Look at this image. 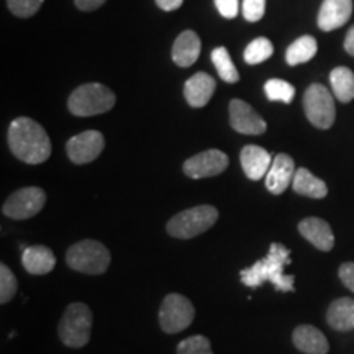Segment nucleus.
Returning a JSON list of instances; mask_svg holds the SVG:
<instances>
[{
  "label": "nucleus",
  "mask_w": 354,
  "mask_h": 354,
  "mask_svg": "<svg viewBox=\"0 0 354 354\" xmlns=\"http://www.w3.org/2000/svg\"><path fill=\"white\" fill-rule=\"evenodd\" d=\"M8 146L13 156L26 165H41L51 156V141L46 130L26 117H19L10 123Z\"/></svg>",
  "instance_id": "1"
},
{
  "label": "nucleus",
  "mask_w": 354,
  "mask_h": 354,
  "mask_svg": "<svg viewBox=\"0 0 354 354\" xmlns=\"http://www.w3.org/2000/svg\"><path fill=\"white\" fill-rule=\"evenodd\" d=\"M290 264V251L281 243H272L264 259L256 261L251 268L240 272L241 282L248 287H259L264 282H271L279 292L294 290V276L284 272Z\"/></svg>",
  "instance_id": "2"
},
{
  "label": "nucleus",
  "mask_w": 354,
  "mask_h": 354,
  "mask_svg": "<svg viewBox=\"0 0 354 354\" xmlns=\"http://www.w3.org/2000/svg\"><path fill=\"white\" fill-rule=\"evenodd\" d=\"M113 105V92L97 82L79 86L76 91H73L68 100L69 112L76 117H92V115L105 113L112 110Z\"/></svg>",
  "instance_id": "3"
},
{
  "label": "nucleus",
  "mask_w": 354,
  "mask_h": 354,
  "mask_svg": "<svg viewBox=\"0 0 354 354\" xmlns=\"http://www.w3.org/2000/svg\"><path fill=\"white\" fill-rule=\"evenodd\" d=\"M218 220V210L212 205H197L172 216L167 221V233L179 240H190L210 230Z\"/></svg>",
  "instance_id": "4"
},
{
  "label": "nucleus",
  "mask_w": 354,
  "mask_h": 354,
  "mask_svg": "<svg viewBox=\"0 0 354 354\" xmlns=\"http://www.w3.org/2000/svg\"><path fill=\"white\" fill-rule=\"evenodd\" d=\"M92 312L86 304H71L57 326L59 339L68 348H82L91 339Z\"/></svg>",
  "instance_id": "5"
},
{
  "label": "nucleus",
  "mask_w": 354,
  "mask_h": 354,
  "mask_svg": "<svg viewBox=\"0 0 354 354\" xmlns=\"http://www.w3.org/2000/svg\"><path fill=\"white\" fill-rule=\"evenodd\" d=\"M66 263L77 272L99 276L109 269L110 253L100 241L82 240L69 248L66 253Z\"/></svg>",
  "instance_id": "6"
},
{
  "label": "nucleus",
  "mask_w": 354,
  "mask_h": 354,
  "mask_svg": "<svg viewBox=\"0 0 354 354\" xmlns=\"http://www.w3.org/2000/svg\"><path fill=\"white\" fill-rule=\"evenodd\" d=\"M304 109L308 122L320 130H328L335 123L336 109L333 95L322 84H312L305 91Z\"/></svg>",
  "instance_id": "7"
},
{
  "label": "nucleus",
  "mask_w": 354,
  "mask_h": 354,
  "mask_svg": "<svg viewBox=\"0 0 354 354\" xmlns=\"http://www.w3.org/2000/svg\"><path fill=\"white\" fill-rule=\"evenodd\" d=\"M196 317L192 302L180 294H169L159 308V325L166 333H179L189 328Z\"/></svg>",
  "instance_id": "8"
},
{
  "label": "nucleus",
  "mask_w": 354,
  "mask_h": 354,
  "mask_svg": "<svg viewBox=\"0 0 354 354\" xmlns=\"http://www.w3.org/2000/svg\"><path fill=\"white\" fill-rule=\"evenodd\" d=\"M46 203V194L39 187H24L13 192L3 203V215L13 220H26L38 215Z\"/></svg>",
  "instance_id": "9"
},
{
  "label": "nucleus",
  "mask_w": 354,
  "mask_h": 354,
  "mask_svg": "<svg viewBox=\"0 0 354 354\" xmlns=\"http://www.w3.org/2000/svg\"><path fill=\"white\" fill-rule=\"evenodd\" d=\"M105 140L100 131L87 130L73 136L66 145V151L73 162L76 165H87L100 156L104 151Z\"/></svg>",
  "instance_id": "10"
},
{
  "label": "nucleus",
  "mask_w": 354,
  "mask_h": 354,
  "mask_svg": "<svg viewBox=\"0 0 354 354\" xmlns=\"http://www.w3.org/2000/svg\"><path fill=\"white\" fill-rule=\"evenodd\" d=\"M228 167V156L220 149H207L184 162V174L190 179H205L218 176Z\"/></svg>",
  "instance_id": "11"
},
{
  "label": "nucleus",
  "mask_w": 354,
  "mask_h": 354,
  "mask_svg": "<svg viewBox=\"0 0 354 354\" xmlns=\"http://www.w3.org/2000/svg\"><path fill=\"white\" fill-rule=\"evenodd\" d=\"M230 123L233 130L243 135H263L268 125L253 107L245 100L233 99L230 102Z\"/></svg>",
  "instance_id": "12"
},
{
  "label": "nucleus",
  "mask_w": 354,
  "mask_h": 354,
  "mask_svg": "<svg viewBox=\"0 0 354 354\" xmlns=\"http://www.w3.org/2000/svg\"><path fill=\"white\" fill-rule=\"evenodd\" d=\"M295 162L289 154L281 153L272 159L271 169L266 176V189L274 196H281L286 189L292 185L295 176Z\"/></svg>",
  "instance_id": "13"
},
{
  "label": "nucleus",
  "mask_w": 354,
  "mask_h": 354,
  "mask_svg": "<svg viewBox=\"0 0 354 354\" xmlns=\"http://www.w3.org/2000/svg\"><path fill=\"white\" fill-rule=\"evenodd\" d=\"M353 13V0H323L318 12V28L333 32L348 24Z\"/></svg>",
  "instance_id": "14"
},
{
  "label": "nucleus",
  "mask_w": 354,
  "mask_h": 354,
  "mask_svg": "<svg viewBox=\"0 0 354 354\" xmlns=\"http://www.w3.org/2000/svg\"><path fill=\"white\" fill-rule=\"evenodd\" d=\"M216 82L210 74L197 73L189 77L184 84V97L187 104L194 109L205 107L215 94Z\"/></svg>",
  "instance_id": "15"
},
{
  "label": "nucleus",
  "mask_w": 354,
  "mask_h": 354,
  "mask_svg": "<svg viewBox=\"0 0 354 354\" xmlns=\"http://www.w3.org/2000/svg\"><path fill=\"white\" fill-rule=\"evenodd\" d=\"M240 161L246 177L251 180H259L264 176H268L272 165L271 154L256 145H248L241 149Z\"/></svg>",
  "instance_id": "16"
},
{
  "label": "nucleus",
  "mask_w": 354,
  "mask_h": 354,
  "mask_svg": "<svg viewBox=\"0 0 354 354\" xmlns=\"http://www.w3.org/2000/svg\"><path fill=\"white\" fill-rule=\"evenodd\" d=\"M299 232L305 240L312 243L317 250L330 251L335 246V234L325 220L317 216H308L299 223Z\"/></svg>",
  "instance_id": "17"
},
{
  "label": "nucleus",
  "mask_w": 354,
  "mask_h": 354,
  "mask_svg": "<svg viewBox=\"0 0 354 354\" xmlns=\"http://www.w3.org/2000/svg\"><path fill=\"white\" fill-rule=\"evenodd\" d=\"M201 38L196 32H183L172 44V61L180 68H189L201 56Z\"/></svg>",
  "instance_id": "18"
},
{
  "label": "nucleus",
  "mask_w": 354,
  "mask_h": 354,
  "mask_svg": "<svg viewBox=\"0 0 354 354\" xmlns=\"http://www.w3.org/2000/svg\"><path fill=\"white\" fill-rule=\"evenodd\" d=\"M292 342L305 354H326L330 349L326 336L312 325L297 326L292 333Z\"/></svg>",
  "instance_id": "19"
},
{
  "label": "nucleus",
  "mask_w": 354,
  "mask_h": 354,
  "mask_svg": "<svg viewBox=\"0 0 354 354\" xmlns=\"http://www.w3.org/2000/svg\"><path fill=\"white\" fill-rule=\"evenodd\" d=\"M21 264L26 272L33 276H43L55 269L56 258L48 246H30L21 254Z\"/></svg>",
  "instance_id": "20"
},
{
  "label": "nucleus",
  "mask_w": 354,
  "mask_h": 354,
  "mask_svg": "<svg viewBox=\"0 0 354 354\" xmlns=\"http://www.w3.org/2000/svg\"><path fill=\"white\" fill-rule=\"evenodd\" d=\"M326 322L333 330H354V300L343 297L331 302L328 312H326Z\"/></svg>",
  "instance_id": "21"
},
{
  "label": "nucleus",
  "mask_w": 354,
  "mask_h": 354,
  "mask_svg": "<svg viewBox=\"0 0 354 354\" xmlns=\"http://www.w3.org/2000/svg\"><path fill=\"white\" fill-rule=\"evenodd\" d=\"M292 189L295 194L310 198H325L328 194V187L323 183L322 179H318L305 167H299L295 171L294 180H292Z\"/></svg>",
  "instance_id": "22"
},
{
  "label": "nucleus",
  "mask_w": 354,
  "mask_h": 354,
  "mask_svg": "<svg viewBox=\"0 0 354 354\" xmlns=\"http://www.w3.org/2000/svg\"><path fill=\"white\" fill-rule=\"evenodd\" d=\"M331 91L336 99L343 104H348L354 99V73L349 68H335L330 74Z\"/></svg>",
  "instance_id": "23"
},
{
  "label": "nucleus",
  "mask_w": 354,
  "mask_h": 354,
  "mask_svg": "<svg viewBox=\"0 0 354 354\" xmlns=\"http://www.w3.org/2000/svg\"><path fill=\"white\" fill-rule=\"evenodd\" d=\"M317 51H318L317 39L310 37V35H305V37H300L299 39H295V41L287 48L286 61L287 64L290 66L304 64L312 59V57L317 55Z\"/></svg>",
  "instance_id": "24"
},
{
  "label": "nucleus",
  "mask_w": 354,
  "mask_h": 354,
  "mask_svg": "<svg viewBox=\"0 0 354 354\" xmlns=\"http://www.w3.org/2000/svg\"><path fill=\"white\" fill-rule=\"evenodd\" d=\"M212 63H214L216 73L218 76L223 79L225 82L234 84L240 81V73L234 68L232 57H230V53L227 48L218 46L212 51Z\"/></svg>",
  "instance_id": "25"
},
{
  "label": "nucleus",
  "mask_w": 354,
  "mask_h": 354,
  "mask_svg": "<svg viewBox=\"0 0 354 354\" xmlns=\"http://www.w3.org/2000/svg\"><path fill=\"white\" fill-rule=\"evenodd\" d=\"M272 55H274L272 43L269 41L268 38L261 37V38L253 39V41L246 46L245 61L251 66L261 64V63H264V61H268Z\"/></svg>",
  "instance_id": "26"
},
{
  "label": "nucleus",
  "mask_w": 354,
  "mask_h": 354,
  "mask_svg": "<svg viewBox=\"0 0 354 354\" xmlns=\"http://www.w3.org/2000/svg\"><path fill=\"white\" fill-rule=\"evenodd\" d=\"M266 97L272 102H282V104H290L295 97V87L282 79H269L264 84Z\"/></svg>",
  "instance_id": "27"
},
{
  "label": "nucleus",
  "mask_w": 354,
  "mask_h": 354,
  "mask_svg": "<svg viewBox=\"0 0 354 354\" xmlns=\"http://www.w3.org/2000/svg\"><path fill=\"white\" fill-rule=\"evenodd\" d=\"M19 284L13 272L6 264H0V304H8L17 295Z\"/></svg>",
  "instance_id": "28"
},
{
  "label": "nucleus",
  "mask_w": 354,
  "mask_h": 354,
  "mask_svg": "<svg viewBox=\"0 0 354 354\" xmlns=\"http://www.w3.org/2000/svg\"><path fill=\"white\" fill-rule=\"evenodd\" d=\"M177 354H214L209 338L202 335L190 336L177 346Z\"/></svg>",
  "instance_id": "29"
},
{
  "label": "nucleus",
  "mask_w": 354,
  "mask_h": 354,
  "mask_svg": "<svg viewBox=\"0 0 354 354\" xmlns=\"http://www.w3.org/2000/svg\"><path fill=\"white\" fill-rule=\"evenodd\" d=\"M44 0H7V6L13 15L20 17V19H28L39 10Z\"/></svg>",
  "instance_id": "30"
},
{
  "label": "nucleus",
  "mask_w": 354,
  "mask_h": 354,
  "mask_svg": "<svg viewBox=\"0 0 354 354\" xmlns=\"http://www.w3.org/2000/svg\"><path fill=\"white\" fill-rule=\"evenodd\" d=\"M266 0H243V17L246 21H259L264 17Z\"/></svg>",
  "instance_id": "31"
},
{
  "label": "nucleus",
  "mask_w": 354,
  "mask_h": 354,
  "mask_svg": "<svg viewBox=\"0 0 354 354\" xmlns=\"http://www.w3.org/2000/svg\"><path fill=\"white\" fill-rule=\"evenodd\" d=\"M215 6L225 19H234L240 13V0H215Z\"/></svg>",
  "instance_id": "32"
},
{
  "label": "nucleus",
  "mask_w": 354,
  "mask_h": 354,
  "mask_svg": "<svg viewBox=\"0 0 354 354\" xmlns=\"http://www.w3.org/2000/svg\"><path fill=\"white\" fill-rule=\"evenodd\" d=\"M339 279L349 290L354 292V263H343L339 266Z\"/></svg>",
  "instance_id": "33"
},
{
  "label": "nucleus",
  "mask_w": 354,
  "mask_h": 354,
  "mask_svg": "<svg viewBox=\"0 0 354 354\" xmlns=\"http://www.w3.org/2000/svg\"><path fill=\"white\" fill-rule=\"evenodd\" d=\"M74 2H76V7L79 8V10L92 12V10H95V8L104 6L107 0H74Z\"/></svg>",
  "instance_id": "34"
},
{
  "label": "nucleus",
  "mask_w": 354,
  "mask_h": 354,
  "mask_svg": "<svg viewBox=\"0 0 354 354\" xmlns=\"http://www.w3.org/2000/svg\"><path fill=\"white\" fill-rule=\"evenodd\" d=\"M183 2L184 0H156V6L165 12H172L183 6Z\"/></svg>",
  "instance_id": "35"
},
{
  "label": "nucleus",
  "mask_w": 354,
  "mask_h": 354,
  "mask_svg": "<svg viewBox=\"0 0 354 354\" xmlns=\"http://www.w3.org/2000/svg\"><path fill=\"white\" fill-rule=\"evenodd\" d=\"M344 50H346L348 55H351L354 57V25L349 28L346 39H344Z\"/></svg>",
  "instance_id": "36"
}]
</instances>
